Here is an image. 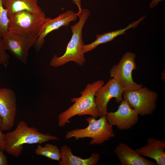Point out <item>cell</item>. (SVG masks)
<instances>
[{"mask_svg":"<svg viewBox=\"0 0 165 165\" xmlns=\"http://www.w3.org/2000/svg\"><path fill=\"white\" fill-rule=\"evenodd\" d=\"M58 139L57 137L41 133L37 128L29 127L25 122L21 121L15 130L5 134L4 151L18 157L21 154L24 144H41Z\"/></svg>","mask_w":165,"mask_h":165,"instance_id":"6da1fadb","label":"cell"},{"mask_svg":"<svg viewBox=\"0 0 165 165\" xmlns=\"http://www.w3.org/2000/svg\"><path fill=\"white\" fill-rule=\"evenodd\" d=\"M104 83L103 80H99L89 83L80 92V97L71 99L70 100L74 102L73 104L58 115L59 127H64L66 123H70V119L76 115H89L96 118L100 116L95 101V94Z\"/></svg>","mask_w":165,"mask_h":165,"instance_id":"7a4b0ae2","label":"cell"},{"mask_svg":"<svg viewBox=\"0 0 165 165\" xmlns=\"http://www.w3.org/2000/svg\"><path fill=\"white\" fill-rule=\"evenodd\" d=\"M90 14L89 10L82 9L81 13L79 15V20L71 27L72 35L65 53L61 57L54 55L50 62V66L57 67L70 61H73L80 66L84 64L86 59L83 52L84 44L83 41L82 31Z\"/></svg>","mask_w":165,"mask_h":165,"instance_id":"3957f363","label":"cell"},{"mask_svg":"<svg viewBox=\"0 0 165 165\" xmlns=\"http://www.w3.org/2000/svg\"><path fill=\"white\" fill-rule=\"evenodd\" d=\"M88 125L83 129H76L68 132L65 138L68 139L75 138L76 140L86 138H90L92 140L90 145L102 144L115 135L113 126L108 122L105 116L100 117L97 119L96 118L91 116L86 119Z\"/></svg>","mask_w":165,"mask_h":165,"instance_id":"277c9868","label":"cell"},{"mask_svg":"<svg viewBox=\"0 0 165 165\" xmlns=\"http://www.w3.org/2000/svg\"><path fill=\"white\" fill-rule=\"evenodd\" d=\"M123 99L141 116L152 114L157 108V92L143 86L138 89L124 91Z\"/></svg>","mask_w":165,"mask_h":165,"instance_id":"5b68a950","label":"cell"},{"mask_svg":"<svg viewBox=\"0 0 165 165\" xmlns=\"http://www.w3.org/2000/svg\"><path fill=\"white\" fill-rule=\"evenodd\" d=\"M136 55L132 52L125 53L119 62L113 66L110 71L111 78L115 80L123 88L124 91L138 89L143 86L134 81L133 72L137 69L135 62Z\"/></svg>","mask_w":165,"mask_h":165,"instance_id":"8992f818","label":"cell"},{"mask_svg":"<svg viewBox=\"0 0 165 165\" xmlns=\"http://www.w3.org/2000/svg\"><path fill=\"white\" fill-rule=\"evenodd\" d=\"M8 16L9 30L22 34H38L46 19L44 13L38 14L25 10Z\"/></svg>","mask_w":165,"mask_h":165,"instance_id":"52a82bcc","label":"cell"},{"mask_svg":"<svg viewBox=\"0 0 165 165\" xmlns=\"http://www.w3.org/2000/svg\"><path fill=\"white\" fill-rule=\"evenodd\" d=\"M38 34H22L9 30L2 37L4 46L17 59L27 63L30 48L34 45Z\"/></svg>","mask_w":165,"mask_h":165,"instance_id":"ba28073f","label":"cell"},{"mask_svg":"<svg viewBox=\"0 0 165 165\" xmlns=\"http://www.w3.org/2000/svg\"><path fill=\"white\" fill-rule=\"evenodd\" d=\"M124 91L122 86L112 78L98 89L95 94V101L100 117L106 115L108 112V103L112 98H115L117 103L123 100V94Z\"/></svg>","mask_w":165,"mask_h":165,"instance_id":"9c48e42d","label":"cell"},{"mask_svg":"<svg viewBox=\"0 0 165 165\" xmlns=\"http://www.w3.org/2000/svg\"><path fill=\"white\" fill-rule=\"evenodd\" d=\"M119 103L116 111L107 112L106 119L111 125L116 126L119 130H129L137 123L139 115L125 100L123 99Z\"/></svg>","mask_w":165,"mask_h":165,"instance_id":"30bf717a","label":"cell"},{"mask_svg":"<svg viewBox=\"0 0 165 165\" xmlns=\"http://www.w3.org/2000/svg\"><path fill=\"white\" fill-rule=\"evenodd\" d=\"M16 97L13 90L0 88V116L2 119V131H7L13 127L16 115Z\"/></svg>","mask_w":165,"mask_h":165,"instance_id":"8fae6325","label":"cell"},{"mask_svg":"<svg viewBox=\"0 0 165 165\" xmlns=\"http://www.w3.org/2000/svg\"><path fill=\"white\" fill-rule=\"evenodd\" d=\"M79 15L72 10H68L52 19L46 17L38 33L34 44L35 49L38 52L43 47L46 36L52 31L62 27L68 26L71 22L76 20Z\"/></svg>","mask_w":165,"mask_h":165,"instance_id":"7c38bea8","label":"cell"},{"mask_svg":"<svg viewBox=\"0 0 165 165\" xmlns=\"http://www.w3.org/2000/svg\"><path fill=\"white\" fill-rule=\"evenodd\" d=\"M165 141L149 138L146 145L135 151L141 156L155 160L157 165H165Z\"/></svg>","mask_w":165,"mask_h":165,"instance_id":"4fadbf2b","label":"cell"},{"mask_svg":"<svg viewBox=\"0 0 165 165\" xmlns=\"http://www.w3.org/2000/svg\"><path fill=\"white\" fill-rule=\"evenodd\" d=\"M114 152L121 165H157L156 163L147 160L123 143L117 145Z\"/></svg>","mask_w":165,"mask_h":165,"instance_id":"5bb4252c","label":"cell"},{"mask_svg":"<svg viewBox=\"0 0 165 165\" xmlns=\"http://www.w3.org/2000/svg\"><path fill=\"white\" fill-rule=\"evenodd\" d=\"M61 160L59 165H96L100 159V154L98 153H92L90 157L83 159L74 155L71 148L64 145L60 149Z\"/></svg>","mask_w":165,"mask_h":165,"instance_id":"9a60e30c","label":"cell"},{"mask_svg":"<svg viewBox=\"0 0 165 165\" xmlns=\"http://www.w3.org/2000/svg\"><path fill=\"white\" fill-rule=\"evenodd\" d=\"M145 17L146 16H143L137 21H134L124 29L107 32L101 34L97 35L96 39L94 42L88 44L84 45L83 47V53H85L91 51L95 49L99 45L113 40L116 37L125 34L126 31L129 29L135 28Z\"/></svg>","mask_w":165,"mask_h":165,"instance_id":"2e32d148","label":"cell"},{"mask_svg":"<svg viewBox=\"0 0 165 165\" xmlns=\"http://www.w3.org/2000/svg\"><path fill=\"white\" fill-rule=\"evenodd\" d=\"M38 0H3V2L9 16L24 10L36 14L44 13L38 5Z\"/></svg>","mask_w":165,"mask_h":165,"instance_id":"e0dca14e","label":"cell"},{"mask_svg":"<svg viewBox=\"0 0 165 165\" xmlns=\"http://www.w3.org/2000/svg\"><path fill=\"white\" fill-rule=\"evenodd\" d=\"M36 155L41 156L54 160H61L60 150L58 147L51 144L47 143L44 146L38 144L35 150Z\"/></svg>","mask_w":165,"mask_h":165,"instance_id":"ac0fdd59","label":"cell"},{"mask_svg":"<svg viewBox=\"0 0 165 165\" xmlns=\"http://www.w3.org/2000/svg\"><path fill=\"white\" fill-rule=\"evenodd\" d=\"M3 0H0V38L2 37L9 31V20L7 10L4 7Z\"/></svg>","mask_w":165,"mask_h":165,"instance_id":"d6986e66","label":"cell"},{"mask_svg":"<svg viewBox=\"0 0 165 165\" xmlns=\"http://www.w3.org/2000/svg\"><path fill=\"white\" fill-rule=\"evenodd\" d=\"M4 46L2 38H0V65L7 68L9 63V57Z\"/></svg>","mask_w":165,"mask_h":165,"instance_id":"ffe728a7","label":"cell"},{"mask_svg":"<svg viewBox=\"0 0 165 165\" xmlns=\"http://www.w3.org/2000/svg\"><path fill=\"white\" fill-rule=\"evenodd\" d=\"M2 122V119L0 116V150L4 151L5 134H3L2 132L1 129Z\"/></svg>","mask_w":165,"mask_h":165,"instance_id":"44dd1931","label":"cell"},{"mask_svg":"<svg viewBox=\"0 0 165 165\" xmlns=\"http://www.w3.org/2000/svg\"><path fill=\"white\" fill-rule=\"evenodd\" d=\"M3 151V150H0V165H7V158L4 154Z\"/></svg>","mask_w":165,"mask_h":165,"instance_id":"7402d4cb","label":"cell"},{"mask_svg":"<svg viewBox=\"0 0 165 165\" xmlns=\"http://www.w3.org/2000/svg\"><path fill=\"white\" fill-rule=\"evenodd\" d=\"M71 1L74 4L77 6L78 11L77 13L79 15L80 14L82 11V7L81 0H71Z\"/></svg>","mask_w":165,"mask_h":165,"instance_id":"603a6c76","label":"cell"},{"mask_svg":"<svg viewBox=\"0 0 165 165\" xmlns=\"http://www.w3.org/2000/svg\"><path fill=\"white\" fill-rule=\"evenodd\" d=\"M163 0H152L149 3V7L153 8L156 7L159 2Z\"/></svg>","mask_w":165,"mask_h":165,"instance_id":"cb8c5ba5","label":"cell"},{"mask_svg":"<svg viewBox=\"0 0 165 165\" xmlns=\"http://www.w3.org/2000/svg\"><path fill=\"white\" fill-rule=\"evenodd\" d=\"M161 79L163 81H165V71H163L161 73Z\"/></svg>","mask_w":165,"mask_h":165,"instance_id":"d4e9b609","label":"cell"}]
</instances>
